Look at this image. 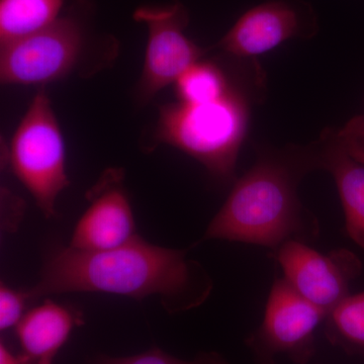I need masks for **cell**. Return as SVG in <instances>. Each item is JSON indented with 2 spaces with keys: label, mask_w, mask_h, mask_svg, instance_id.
Listing matches in <instances>:
<instances>
[{
  "label": "cell",
  "mask_w": 364,
  "mask_h": 364,
  "mask_svg": "<svg viewBox=\"0 0 364 364\" xmlns=\"http://www.w3.org/2000/svg\"><path fill=\"white\" fill-rule=\"evenodd\" d=\"M188 249L154 245L140 236L104 251L53 249L46 256L37 284L26 291L30 299L48 294L105 293L142 299L159 296L165 310L181 313L203 305L213 280Z\"/></svg>",
  "instance_id": "obj_1"
},
{
  "label": "cell",
  "mask_w": 364,
  "mask_h": 364,
  "mask_svg": "<svg viewBox=\"0 0 364 364\" xmlns=\"http://www.w3.org/2000/svg\"><path fill=\"white\" fill-rule=\"evenodd\" d=\"M309 170L304 152L263 155L235 183L202 241L241 242L275 250L289 240H315L320 224L296 191Z\"/></svg>",
  "instance_id": "obj_2"
},
{
  "label": "cell",
  "mask_w": 364,
  "mask_h": 364,
  "mask_svg": "<svg viewBox=\"0 0 364 364\" xmlns=\"http://www.w3.org/2000/svg\"><path fill=\"white\" fill-rule=\"evenodd\" d=\"M248 122L246 98L233 87L213 102L161 105L153 140L177 148L215 176L228 179L234 176Z\"/></svg>",
  "instance_id": "obj_3"
},
{
  "label": "cell",
  "mask_w": 364,
  "mask_h": 364,
  "mask_svg": "<svg viewBox=\"0 0 364 364\" xmlns=\"http://www.w3.org/2000/svg\"><path fill=\"white\" fill-rule=\"evenodd\" d=\"M6 161L47 219L56 217V203L70 186L63 134L51 100L38 91L21 117L6 150Z\"/></svg>",
  "instance_id": "obj_4"
},
{
  "label": "cell",
  "mask_w": 364,
  "mask_h": 364,
  "mask_svg": "<svg viewBox=\"0 0 364 364\" xmlns=\"http://www.w3.org/2000/svg\"><path fill=\"white\" fill-rule=\"evenodd\" d=\"M85 56L82 26L72 16L1 46L0 80L6 85H45L67 77Z\"/></svg>",
  "instance_id": "obj_5"
},
{
  "label": "cell",
  "mask_w": 364,
  "mask_h": 364,
  "mask_svg": "<svg viewBox=\"0 0 364 364\" xmlns=\"http://www.w3.org/2000/svg\"><path fill=\"white\" fill-rule=\"evenodd\" d=\"M326 316L284 277L275 279L262 322L246 340L256 364H277L279 355L296 364L310 363L316 351V333Z\"/></svg>",
  "instance_id": "obj_6"
},
{
  "label": "cell",
  "mask_w": 364,
  "mask_h": 364,
  "mask_svg": "<svg viewBox=\"0 0 364 364\" xmlns=\"http://www.w3.org/2000/svg\"><path fill=\"white\" fill-rule=\"evenodd\" d=\"M134 18L144 23L148 32L142 74L136 88L139 104L146 105L200 61L205 50L186 36L188 16L181 4L141 6Z\"/></svg>",
  "instance_id": "obj_7"
},
{
  "label": "cell",
  "mask_w": 364,
  "mask_h": 364,
  "mask_svg": "<svg viewBox=\"0 0 364 364\" xmlns=\"http://www.w3.org/2000/svg\"><path fill=\"white\" fill-rule=\"evenodd\" d=\"M284 279L294 291L326 314L343 301L363 272V262L349 249L318 252L306 242L289 240L272 250Z\"/></svg>",
  "instance_id": "obj_8"
},
{
  "label": "cell",
  "mask_w": 364,
  "mask_h": 364,
  "mask_svg": "<svg viewBox=\"0 0 364 364\" xmlns=\"http://www.w3.org/2000/svg\"><path fill=\"white\" fill-rule=\"evenodd\" d=\"M124 170H105L88 191V208L74 228L69 247L104 251L138 237L130 200L124 186Z\"/></svg>",
  "instance_id": "obj_9"
},
{
  "label": "cell",
  "mask_w": 364,
  "mask_h": 364,
  "mask_svg": "<svg viewBox=\"0 0 364 364\" xmlns=\"http://www.w3.org/2000/svg\"><path fill=\"white\" fill-rule=\"evenodd\" d=\"M299 30V14L293 7L284 2H265L246 11L218 47L238 58H253L296 37Z\"/></svg>",
  "instance_id": "obj_10"
},
{
  "label": "cell",
  "mask_w": 364,
  "mask_h": 364,
  "mask_svg": "<svg viewBox=\"0 0 364 364\" xmlns=\"http://www.w3.org/2000/svg\"><path fill=\"white\" fill-rule=\"evenodd\" d=\"M306 155L311 170L324 169L332 174L343 207L346 233L364 250L363 163L356 161L344 150L332 131Z\"/></svg>",
  "instance_id": "obj_11"
},
{
  "label": "cell",
  "mask_w": 364,
  "mask_h": 364,
  "mask_svg": "<svg viewBox=\"0 0 364 364\" xmlns=\"http://www.w3.org/2000/svg\"><path fill=\"white\" fill-rule=\"evenodd\" d=\"M83 324L82 315L47 299L28 311L16 327L26 364H53L72 331Z\"/></svg>",
  "instance_id": "obj_12"
},
{
  "label": "cell",
  "mask_w": 364,
  "mask_h": 364,
  "mask_svg": "<svg viewBox=\"0 0 364 364\" xmlns=\"http://www.w3.org/2000/svg\"><path fill=\"white\" fill-rule=\"evenodd\" d=\"M66 0H0V46L23 39L61 18Z\"/></svg>",
  "instance_id": "obj_13"
},
{
  "label": "cell",
  "mask_w": 364,
  "mask_h": 364,
  "mask_svg": "<svg viewBox=\"0 0 364 364\" xmlns=\"http://www.w3.org/2000/svg\"><path fill=\"white\" fill-rule=\"evenodd\" d=\"M324 331L333 346L364 361V291L349 294L327 314Z\"/></svg>",
  "instance_id": "obj_14"
},
{
  "label": "cell",
  "mask_w": 364,
  "mask_h": 364,
  "mask_svg": "<svg viewBox=\"0 0 364 364\" xmlns=\"http://www.w3.org/2000/svg\"><path fill=\"white\" fill-rule=\"evenodd\" d=\"M174 85L178 102L191 104L219 100L234 87L217 64L202 60L184 72Z\"/></svg>",
  "instance_id": "obj_15"
},
{
  "label": "cell",
  "mask_w": 364,
  "mask_h": 364,
  "mask_svg": "<svg viewBox=\"0 0 364 364\" xmlns=\"http://www.w3.org/2000/svg\"><path fill=\"white\" fill-rule=\"evenodd\" d=\"M92 364H230L218 352H202L191 360L177 358L159 348H153L136 355L114 358L100 355L93 359Z\"/></svg>",
  "instance_id": "obj_16"
},
{
  "label": "cell",
  "mask_w": 364,
  "mask_h": 364,
  "mask_svg": "<svg viewBox=\"0 0 364 364\" xmlns=\"http://www.w3.org/2000/svg\"><path fill=\"white\" fill-rule=\"evenodd\" d=\"M30 301L26 291H18L2 282L0 286V329L16 327L26 315V303Z\"/></svg>",
  "instance_id": "obj_17"
},
{
  "label": "cell",
  "mask_w": 364,
  "mask_h": 364,
  "mask_svg": "<svg viewBox=\"0 0 364 364\" xmlns=\"http://www.w3.org/2000/svg\"><path fill=\"white\" fill-rule=\"evenodd\" d=\"M335 136L353 159L364 164V116L353 117Z\"/></svg>",
  "instance_id": "obj_18"
},
{
  "label": "cell",
  "mask_w": 364,
  "mask_h": 364,
  "mask_svg": "<svg viewBox=\"0 0 364 364\" xmlns=\"http://www.w3.org/2000/svg\"><path fill=\"white\" fill-rule=\"evenodd\" d=\"M0 364H26L20 356H16L9 351L4 341L0 342Z\"/></svg>",
  "instance_id": "obj_19"
}]
</instances>
